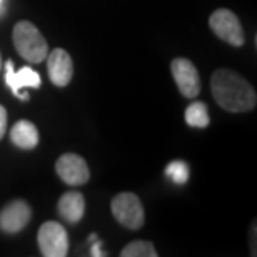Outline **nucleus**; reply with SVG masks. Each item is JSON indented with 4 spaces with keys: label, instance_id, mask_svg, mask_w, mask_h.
Instances as JSON below:
<instances>
[{
    "label": "nucleus",
    "instance_id": "7",
    "mask_svg": "<svg viewBox=\"0 0 257 257\" xmlns=\"http://www.w3.org/2000/svg\"><path fill=\"white\" fill-rule=\"evenodd\" d=\"M171 70L174 75V80L179 87V92L187 97V99H194L200 92V80L199 72L195 65L189 59H174L171 64Z\"/></svg>",
    "mask_w": 257,
    "mask_h": 257
},
{
    "label": "nucleus",
    "instance_id": "15",
    "mask_svg": "<svg viewBox=\"0 0 257 257\" xmlns=\"http://www.w3.org/2000/svg\"><path fill=\"white\" fill-rule=\"evenodd\" d=\"M166 174L176 184H186L187 179H189V167H187L186 162L174 161L166 167Z\"/></svg>",
    "mask_w": 257,
    "mask_h": 257
},
{
    "label": "nucleus",
    "instance_id": "2",
    "mask_svg": "<svg viewBox=\"0 0 257 257\" xmlns=\"http://www.w3.org/2000/svg\"><path fill=\"white\" fill-rule=\"evenodd\" d=\"M14 45L19 55L30 64L44 62L49 54L47 40L42 32L29 20H20L14 27Z\"/></svg>",
    "mask_w": 257,
    "mask_h": 257
},
{
    "label": "nucleus",
    "instance_id": "3",
    "mask_svg": "<svg viewBox=\"0 0 257 257\" xmlns=\"http://www.w3.org/2000/svg\"><path fill=\"white\" fill-rule=\"evenodd\" d=\"M112 215L119 224H122L127 229L137 230L144 225L146 220V214H144V207L141 199L132 192H122L117 194L112 199Z\"/></svg>",
    "mask_w": 257,
    "mask_h": 257
},
{
    "label": "nucleus",
    "instance_id": "16",
    "mask_svg": "<svg viewBox=\"0 0 257 257\" xmlns=\"http://www.w3.org/2000/svg\"><path fill=\"white\" fill-rule=\"evenodd\" d=\"M5 131H7V110L4 105H0V141L5 136Z\"/></svg>",
    "mask_w": 257,
    "mask_h": 257
},
{
    "label": "nucleus",
    "instance_id": "12",
    "mask_svg": "<svg viewBox=\"0 0 257 257\" xmlns=\"http://www.w3.org/2000/svg\"><path fill=\"white\" fill-rule=\"evenodd\" d=\"M10 141L19 149L30 151V149L37 147L39 144V131L32 122L19 120L17 124L10 128Z\"/></svg>",
    "mask_w": 257,
    "mask_h": 257
},
{
    "label": "nucleus",
    "instance_id": "8",
    "mask_svg": "<svg viewBox=\"0 0 257 257\" xmlns=\"http://www.w3.org/2000/svg\"><path fill=\"white\" fill-rule=\"evenodd\" d=\"M32 209L24 200H14L0 210V230L7 234H17L30 222Z\"/></svg>",
    "mask_w": 257,
    "mask_h": 257
},
{
    "label": "nucleus",
    "instance_id": "17",
    "mask_svg": "<svg viewBox=\"0 0 257 257\" xmlns=\"http://www.w3.org/2000/svg\"><path fill=\"white\" fill-rule=\"evenodd\" d=\"M102 240L99 239H95L94 242H92V247H90V254L94 255V257H100V255H104V252H102Z\"/></svg>",
    "mask_w": 257,
    "mask_h": 257
},
{
    "label": "nucleus",
    "instance_id": "14",
    "mask_svg": "<svg viewBox=\"0 0 257 257\" xmlns=\"http://www.w3.org/2000/svg\"><path fill=\"white\" fill-rule=\"evenodd\" d=\"M122 257H156L157 250L152 242L147 240H134L120 250Z\"/></svg>",
    "mask_w": 257,
    "mask_h": 257
},
{
    "label": "nucleus",
    "instance_id": "1",
    "mask_svg": "<svg viewBox=\"0 0 257 257\" xmlns=\"http://www.w3.org/2000/svg\"><path fill=\"white\" fill-rule=\"evenodd\" d=\"M210 89L215 102L227 112H249L257 104L254 87L234 70H215Z\"/></svg>",
    "mask_w": 257,
    "mask_h": 257
},
{
    "label": "nucleus",
    "instance_id": "19",
    "mask_svg": "<svg viewBox=\"0 0 257 257\" xmlns=\"http://www.w3.org/2000/svg\"><path fill=\"white\" fill-rule=\"evenodd\" d=\"M0 4H2V0H0Z\"/></svg>",
    "mask_w": 257,
    "mask_h": 257
},
{
    "label": "nucleus",
    "instance_id": "11",
    "mask_svg": "<svg viewBox=\"0 0 257 257\" xmlns=\"http://www.w3.org/2000/svg\"><path fill=\"white\" fill-rule=\"evenodd\" d=\"M85 199L80 192H65L59 200V215L65 222L77 224L84 217Z\"/></svg>",
    "mask_w": 257,
    "mask_h": 257
},
{
    "label": "nucleus",
    "instance_id": "5",
    "mask_svg": "<svg viewBox=\"0 0 257 257\" xmlns=\"http://www.w3.org/2000/svg\"><path fill=\"white\" fill-rule=\"evenodd\" d=\"M209 27L220 40L227 42L234 47L244 45V30L237 15L227 9H219L209 17Z\"/></svg>",
    "mask_w": 257,
    "mask_h": 257
},
{
    "label": "nucleus",
    "instance_id": "10",
    "mask_svg": "<svg viewBox=\"0 0 257 257\" xmlns=\"http://www.w3.org/2000/svg\"><path fill=\"white\" fill-rule=\"evenodd\" d=\"M5 84L10 87V90L15 95H19V92L22 89H39L42 80H40L39 72L32 70L30 67H22L19 72L14 70V62L7 60L5 62Z\"/></svg>",
    "mask_w": 257,
    "mask_h": 257
},
{
    "label": "nucleus",
    "instance_id": "9",
    "mask_svg": "<svg viewBox=\"0 0 257 257\" xmlns=\"http://www.w3.org/2000/svg\"><path fill=\"white\" fill-rule=\"evenodd\" d=\"M47 70L50 82L57 87L69 85L74 75V64H72L70 55L64 49H54L52 52L47 54Z\"/></svg>",
    "mask_w": 257,
    "mask_h": 257
},
{
    "label": "nucleus",
    "instance_id": "18",
    "mask_svg": "<svg viewBox=\"0 0 257 257\" xmlns=\"http://www.w3.org/2000/svg\"><path fill=\"white\" fill-rule=\"evenodd\" d=\"M0 65H2V60H0Z\"/></svg>",
    "mask_w": 257,
    "mask_h": 257
},
{
    "label": "nucleus",
    "instance_id": "4",
    "mask_svg": "<svg viewBox=\"0 0 257 257\" xmlns=\"http://www.w3.org/2000/svg\"><path fill=\"white\" fill-rule=\"evenodd\" d=\"M40 252L45 257H65L69 252V237L62 224L47 220L40 225L37 234Z\"/></svg>",
    "mask_w": 257,
    "mask_h": 257
},
{
    "label": "nucleus",
    "instance_id": "13",
    "mask_svg": "<svg viewBox=\"0 0 257 257\" xmlns=\"http://www.w3.org/2000/svg\"><path fill=\"white\" fill-rule=\"evenodd\" d=\"M186 122L191 127L204 128L209 125V110L204 102H192L186 110Z\"/></svg>",
    "mask_w": 257,
    "mask_h": 257
},
{
    "label": "nucleus",
    "instance_id": "6",
    "mask_svg": "<svg viewBox=\"0 0 257 257\" xmlns=\"http://www.w3.org/2000/svg\"><path fill=\"white\" fill-rule=\"evenodd\" d=\"M57 176L67 186H84L90 177V171L87 162L77 154H64L55 162Z\"/></svg>",
    "mask_w": 257,
    "mask_h": 257
}]
</instances>
